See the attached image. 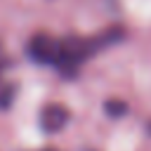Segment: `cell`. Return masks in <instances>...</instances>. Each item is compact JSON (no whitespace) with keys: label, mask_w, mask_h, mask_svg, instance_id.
I'll use <instances>...</instances> for the list:
<instances>
[{"label":"cell","mask_w":151,"mask_h":151,"mask_svg":"<svg viewBox=\"0 0 151 151\" xmlns=\"http://www.w3.org/2000/svg\"><path fill=\"white\" fill-rule=\"evenodd\" d=\"M28 57L38 64H54L57 66L59 57H61V42H57L52 35L38 33L28 42Z\"/></svg>","instance_id":"obj_1"},{"label":"cell","mask_w":151,"mask_h":151,"mask_svg":"<svg viewBox=\"0 0 151 151\" xmlns=\"http://www.w3.org/2000/svg\"><path fill=\"white\" fill-rule=\"evenodd\" d=\"M66 123H68V111L61 104H50L40 113V127L45 132H59Z\"/></svg>","instance_id":"obj_2"},{"label":"cell","mask_w":151,"mask_h":151,"mask_svg":"<svg viewBox=\"0 0 151 151\" xmlns=\"http://www.w3.org/2000/svg\"><path fill=\"white\" fill-rule=\"evenodd\" d=\"M106 111H109V116H123L125 113V104L123 101H109Z\"/></svg>","instance_id":"obj_3"}]
</instances>
